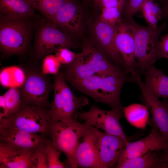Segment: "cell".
I'll use <instances>...</instances> for the list:
<instances>
[{
	"label": "cell",
	"instance_id": "8",
	"mask_svg": "<svg viewBox=\"0 0 168 168\" xmlns=\"http://www.w3.org/2000/svg\"><path fill=\"white\" fill-rule=\"evenodd\" d=\"M124 115L117 110H104L93 105L87 111H77L76 117L83 121L89 127L101 129L106 134L121 138L128 142V137L120 122V119Z\"/></svg>",
	"mask_w": 168,
	"mask_h": 168
},
{
	"label": "cell",
	"instance_id": "3",
	"mask_svg": "<svg viewBox=\"0 0 168 168\" xmlns=\"http://www.w3.org/2000/svg\"><path fill=\"white\" fill-rule=\"evenodd\" d=\"M51 122L49 111L22 102L17 112L0 118V129L12 128L50 136Z\"/></svg>",
	"mask_w": 168,
	"mask_h": 168
},
{
	"label": "cell",
	"instance_id": "36",
	"mask_svg": "<svg viewBox=\"0 0 168 168\" xmlns=\"http://www.w3.org/2000/svg\"><path fill=\"white\" fill-rule=\"evenodd\" d=\"M0 118L7 116V110L5 100L3 95L0 96Z\"/></svg>",
	"mask_w": 168,
	"mask_h": 168
},
{
	"label": "cell",
	"instance_id": "23",
	"mask_svg": "<svg viewBox=\"0 0 168 168\" xmlns=\"http://www.w3.org/2000/svg\"><path fill=\"white\" fill-rule=\"evenodd\" d=\"M124 114L128 121L133 126L144 128L148 121L149 112L146 106L134 103L124 108Z\"/></svg>",
	"mask_w": 168,
	"mask_h": 168
},
{
	"label": "cell",
	"instance_id": "20",
	"mask_svg": "<svg viewBox=\"0 0 168 168\" xmlns=\"http://www.w3.org/2000/svg\"><path fill=\"white\" fill-rule=\"evenodd\" d=\"M144 85L149 91L157 97L168 100V76L161 70L153 66L144 73Z\"/></svg>",
	"mask_w": 168,
	"mask_h": 168
},
{
	"label": "cell",
	"instance_id": "27",
	"mask_svg": "<svg viewBox=\"0 0 168 168\" xmlns=\"http://www.w3.org/2000/svg\"><path fill=\"white\" fill-rule=\"evenodd\" d=\"M3 95L7 108V116L17 112L22 102L20 88H10Z\"/></svg>",
	"mask_w": 168,
	"mask_h": 168
},
{
	"label": "cell",
	"instance_id": "34",
	"mask_svg": "<svg viewBox=\"0 0 168 168\" xmlns=\"http://www.w3.org/2000/svg\"><path fill=\"white\" fill-rule=\"evenodd\" d=\"M168 59V29L166 33L160 37L157 54V59Z\"/></svg>",
	"mask_w": 168,
	"mask_h": 168
},
{
	"label": "cell",
	"instance_id": "13",
	"mask_svg": "<svg viewBox=\"0 0 168 168\" xmlns=\"http://www.w3.org/2000/svg\"><path fill=\"white\" fill-rule=\"evenodd\" d=\"M43 75L32 73L26 77L19 88L22 103L44 108L47 106L51 86Z\"/></svg>",
	"mask_w": 168,
	"mask_h": 168
},
{
	"label": "cell",
	"instance_id": "22",
	"mask_svg": "<svg viewBox=\"0 0 168 168\" xmlns=\"http://www.w3.org/2000/svg\"><path fill=\"white\" fill-rule=\"evenodd\" d=\"M154 151L117 165L116 168H164L161 153Z\"/></svg>",
	"mask_w": 168,
	"mask_h": 168
},
{
	"label": "cell",
	"instance_id": "19",
	"mask_svg": "<svg viewBox=\"0 0 168 168\" xmlns=\"http://www.w3.org/2000/svg\"><path fill=\"white\" fill-rule=\"evenodd\" d=\"M82 20L79 6L73 0H67L50 21L69 31L77 33L82 29Z\"/></svg>",
	"mask_w": 168,
	"mask_h": 168
},
{
	"label": "cell",
	"instance_id": "7",
	"mask_svg": "<svg viewBox=\"0 0 168 168\" xmlns=\"http://www.w3.org/2000/svg\"><path fill=\"white\" fill-rule=\"evenodd\" d=\"M30 29L26 19L0 14V44L5 53L17 54L26 49Z\"/></svg>",
	"mask_w": 168,
	"mask_h": 168
},
{
	"label": "cell",
	"instance_id": "9",
	"mask_svg": "<svg viewBox=\"0 0 168 168\" xmlns=\"http://www.w3.org/2000/svg\"><path fill=\"white\" fill-rule=\"evenodd\" d=\"M137 24L132 18L121 20L116 25L114 43L124 63L126 73L138 70L135 55Z\"/></svg>",
	"mask_w": 168,
	"mask_h": 168
},
{
	"label": "cell",
	"instance_id": "38",
	"mask_svg": "<svg viewBox=\"0 0 168 168\" xmlns=\"http://www.w3.org/2000/svg\"><path fill=\"white\" fill-rule=\"evenodd\" d=\"M161 10L162 16H164L168 18V0H167L163 8L161 9Z\"/></svg>",
	"mask_w": 168,
	"mask_h": 168
},
{
	"label": "cell",
	"instance_id": "25",
	"mask_svg": "<svg viewBox=\"0 0 168 168\" xmlns=\"http://www.w3.org/2000/svg\"><path fill=\"white\" fill-rule=\"evenodd\" d=\"M67 0H30L34 8L51 21Z\"/></svg>",
	"mask_w": 168,
	"mask_h": 168
},
{
	"label": "cell",
	"instance_id": "26",
	"mask_svg": "<svg viewBox=\"0 0 168 168\" xmlns=\"http://www.w3.org/2000/svg\"><path fill=\"white\" fill-rule=\"evenodd\" d=\"M141 10L148 26L155 28L162 16L161 9L153 0H146Z\"/></svg>",
	"mask_w": 168,
	"mask_h": 168
},
{
	"label": "cell",
	"instance_id": "31",
	"mask_svg": "<svg viewBox=\"0 0 168 168\" xmlns=\"http://www.w3.org/2000/svg\"><path fill=\"white\" fill-rule=\"evenodd\" d=\"M33 161L35 168H48L45 142L39 145L34 151Z\"/></svg>",
	"mask_w": 168,
	"mask_h": 168
},
{
	"label": "cell",
	"instance_id": "2",
	"mask_svg": "<svg viewBox=\"0 0 168 168\" xmlns=\"http://www.w3.org/2000/svg\"><path fill=\"white\" fill-rule=\"evenodd\" d=\"M75 89L89 96L95 102L105 104L124 114L120 100L122 89L129 77L126 76H94L82 79L64 78Z\"/></svg>",
	"mask_w": 168,
	"mask_h": 168
},
{
	"label": "cell",
	"instance_id": "30",
	"mask_svg": "<svg viewBox=\"0 0 168 168\" xmlns=\"http://www.w3.org/2000/svg\"><path fill=\"white\" fill-rule=\"evenodd\" d=\"M61 64L55 55L48 54L43 60L41 74L57 75L59 73Z\"/></svg>",
	"mask_w": 168,
	"mask_h": 168
},
{
	"label": "cell",
	"instance_id": "33",
	"mask_svg": "<svg viewBox=\"0 0 168 168\" xmlns=\"http://www.w3.org/2000/svg\"><path fill=\"white\" fill-rule=\"evenodd\" d=\"M146 0H129L126 6L124 15L125 19L132 18L133 16L141 9Z\"/></svg>",
	"mask_w": 168,
	"mask_h": 168
},
{
	"label": "cell",
	"instance_id": "32",
	"mask_svg": "<svg viewBox=\"0 0 168 168\" xmlns=\"http://www.w3.org/2000/svg\"><path fill=\"white\" fill-rule=\"evenodd\" d=\"M68 49L61 48L55 52V56L61 64H69L73 62L77 57V53L73 52Z\"/></svg>",
	"mask_w": 168,
	"mask_h": 168
},
{
	"label": "cell",
	"instance_id": "5",
	"mask_svg": "<svg viewBox=\"0 0 168 168\" xmlns=\"http://www.w3.org/2000/svg\"><path fill=\"white\" fill-rule=\"evenodd\" d=\"M167 26L163 23L153 28L137 24L135 33V55L138 72L144 74L154 66L157 59L160 35Z\"/></svg>",
	"mask_w": 168,
	"mask_h": 168
},
{
	"label": "cell",
	"instance_id": "6",
	"mask_svg": "<svg viewBox=\"0 0 168 168\" xmlns=\"http://www.w3.org/2000/svg\"><path fill=\"white\" fill-rule=\"evenodd\" d=\"M77 119L52 122L50 137L53 145L67 158L68 164L74 168V155L82 137L89 128Z\"/></svg>",
	"mask_w": 168,
	"mask_h": 168
},
{
	"label": "cell",
	"instance_id": "37",
	"mask_svg": "<svg viewBox=\"0 0 168 168\" xmlns=\"http://www.w3.org/2000/svg\"><path fill=\"white\" fill-rule=\"evenodd\" d=\"M161 154L164 162V168H168V148L163 149Z\"/></svg>",
	"mask_w": 168,
	"mask_h": 168
},
{
	"label": "cell",
	"instance_id": "21",
	"mask_svg": "<svg viewBox=\"0 0 168 168\" xmlns=\"http://www.w3.org/2000/svg\"><path fill=\"white\" fill-rule=\"evenodd\" d=\"M0 14L26 19L35 15L30 0H0Z\"/></svg>",
	"mask_w": 168,
	"mask_h": 168
},
{
	"label": "cell",
	"instance_id": "39",
	"mask_svg": "<svg viewBox=\"0 0 168 168\" xmlns=\"http://www.w3.org/2000/svg\"><path fill=\"white\" fill-rule=\"evenodd\" d=\"M93 1L96 4H99V0H93Z\"/></svg>",
	"mask_w": 168,
	"mask_h": 168
},
{
	"label": "cell",
	"instance_id": "12",
	"mask_svg": "<svg viewBox=\"0 0 168 168\" xmlns=\"http://www.w3.org/2000/svg\"><path fill=\"white\" fill-rule=\"evenodd\" d=\"M94 128L100 168L115 167L128 142Z\"/></svg>",
	"mask_w": 168,
	"mask_h": 168
},
{
	"label": "cell",
	"instance_id": "24",
	"mask_svg": "<svg viewBox=\"0 0 168 168\" xmlns=\"http://www.w3.org/2000/svg\"><path fill=\"white\" fill-rule=\"evenodd\" d=\"M26 78L22 70L16 66L4 68L0 74L1 84L10 88L20 87L25 82Z\"/></svg>",
	"mask_w": 168,
	"mask_h": 168
},
{
	"label": "cell",
	"instance_id": "40",
	"mask_svg": "<svg viewBox=\"0 0 168 168\" xmlns=\"http://www.w3.org/2000/svg\"><path fill=\"white\" fill-rule=\"evenodd\" d=\"M121 0V1H123L124 2V1L125 0Z\"/></svg>",
	"mask_w": 168,
	"mask_h": 168
},
{
	"label": "cell",
	"instance_id": "28",
	"mask_svg": "<svg viewBox=\"0 0 168 168\" xmlns=\"http://www.w3.org/2000/svg\"><path fill=\"white\" fill-rule=\"evenodd\" d=\"M45 142L48 168H65V164L60 161L61 152L53 145L51 139L46 138Z\"/></svg>",
	"mask_w": 168,
	"mask_h": 168
},
{
	"label": "cell",
	"instance_id": "10",
	"mask_svg": "<svg viewBox=\"0 0 168 168\" xmlns=\"http://www.w3.org/2000/svg\"><path fill=\"white\" fill-rule=\"evenodd\" d=\"M76 47L70 38L51 21L45 22L40 26L35 45L36 54L39 57H45L61 48Z\"/></svg>",
	"mask_w": 168,
	"mask_h": 168
},
{
	"label": "cell",
	"instance_id": "41",
	"mask_svg": "<svg viewBox=\"0 0 168 168\" xmlns=\"http://www.w3.org/2000/svg\"><path fill=\"white\" fill-rule=\"evenodd\" d=\"M167 142H168V141Z\"/></svg>",
	"mask_w": 168,
	"mask_h": 168
},
{
	"label": "cell",
	"instance_id": "17",
	"mask_svg": "<svg viewBox=\"0 0 168 168\" xmlns=\"http://www.w3.org/2000/svg\"><path fill=\"white\" fill-rule=\"evenodd\" d=\"M33 152L0 142V168H35Z\"/></svg>",
	"mask_w": 168,
	"mask_h": 168
},
{
	"label": "cell",
	"instance_id": "16",
	"mask_svg": "<svg viewBox=\"0 0 168 168\" xmlns=\"http://www.w3.org/2000/svg\"><path fill=\"white\" fill-rule=\"evenodd\" d=\"M74 168H100L94 127H90L83 135L76 149Z\"/></svg>",
	"mask_w": 168,
	"mask_h": 168
},
{
	"label": "cell",
	"instance_id": "18",
	"mask_svg": "<svg viewBox=\"0 0 168 168\" xmlns=\"http://www.w3.org/2000/svg\"><path fill=\"white\" fill-rule=\"evenodd\" d=\"M46 137L12 128L0 129L1 142L34 152L38 146L45 142Z\"/></svg>",
	"mask_w": 168,
	"mask_h": 168
},
{
	"label": "cell",
	"instance_id": "35",
	"mask_svg": "<svg viewBox=\"0 0 168 168\" xmlns=\"http://www.w3.org/2000/svg\"><path fill=\"white\" fill-rule=\"evenodd\" d=\"M124 2L121 0H99V4L103 7H122Z\"/></svg>",
	"mask_w": 168,
	"mask_h": 168
},
{
	"label": "cell",
	"instance_id": "4",
	"mask_svg": "<svg viewBox=\"0 0 168 168\" xmlns=\"http://www.w3.org/2000/svg\"><path fill=\"white\" fill-rule=\"evenodd\" d=\"M53 87L54 98L49 110L52 122L76 119L78 110L89 104L86 97L75 95L59 73L54 77Z\"/></svg>",
	"mask_w": 168,
	"mask_h": 168
},
{
	"label": "cell",
	"instance_id": "14",
	"mask_svg": "<svg viewBox=\"0 0 168 168\" xmlns=\"http://www.w3.org/2000/svg\"><path fill=\"white\" fill-rule=\"evenodd\" d=\"M151 124L152 129L148 136L138 141L128 142L126 143L117 165L148 152L168 148V143L160 134L157 128L153 124L151 123Z\"/></svg>",
	"mask_w": 168,
	"mask_h": 168
},
{
	"label": "cell",
	"instance_id": "1",
	"mask_svg": "<svg viewBox=\"0 0 168 168\" xmlns=\"http://www.w3.org/2000/svg\"><path fill=\"white\" fill-rule=\"evenodd\" d=\"M64 78L82 79L94 76H127L126 72L109 59L91 43H83L82 51L59 73Z\"/></svg>",
	"mask_w": 168,
	"mask_h": 168
},
{
	"label": "cell",
	"instance_id": "15",
	"mask_svg": "<svg viewBox=\"0 0 168 168\" xmlns=\"http://www.w3.org/2000/svg\"><path fill=\"white\" fill-rule=\"evenodd\" d=\"M115 30L116 25L100 19L94 26V32L97 43L95 45L111 62L126 72L123 60L115 45Z\"/></svg>",
	"mask_w": 168,
	"mask_h": 168
},
{
	"label": "cell",
	"instance_id": "11",
	"mask_svg": "<svg viewBox=\"0 0 168 168\" xmlns=\"http://www.w3.org/2000/svg\"><path fill=\"white\" fill-rule=\"evenodd\" d=\"M129 82L136 83L140 88L145 106L152 115V123L157 128L160 134L168 141V101H160L147 89L138 71L131 75ZM168 143V142H167Z\"/></svg>",
	"mask_w": 168,
	"mask_h": 168
},
{
	"label": "cell",
	"instance_id": "29",
	"mask_svg": "<svg viewBox=\"0 0 168 168\" xmlns=\"http://www.w3.org/2000/svg\"><path fill=\"white\" fill-rule=\"evenodd\" d=\"M122 7H103L100 19L112 25H116L122 20L121 12Z\"/></svg>",
	"mask_w": 168,
	"mask_h": 168
}]
</instances>
